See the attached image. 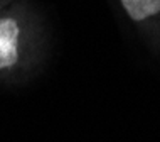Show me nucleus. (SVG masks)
I'll list each match as a JSON object with an SVG mask.
<instances>
[{"label":"nucleus","instance_id":"nucleus-1","mask_svg":"<svg viewBox=\"0 0 160 142\" xmlns=\"http://www.w3.org/2000/svg\"><path fill=\"white\" fill-rule=\"evenodd\" d=\"M39 41V20L25 0H12L0 10V76L14 75L27 63Z\"/></svg>","mask_w":160,"mask_h":142},{"label":"nucleus","instance_id":"nucleus-2","mask_svg":"<svg viewBox=\"0 0 160 142\" xmlns=\"http://www.w3.org/2000/svg\"><path fill=\"white\" fill-rule=\"evenodd\" d=\"M133 22H143L160 14V0H120Z\"/></svg>","mask_w":160,"mask_h":142},{"label":"nucleus","instance_id":"nucleus-3","mask_svg":"<svg viewBox=\"0 0 160 142\" xmlns=\"http://www.w3.org/2000/svg\"><path fill=\"white\" fill-rule=\"evenodd\" d=\"M10 2H12V0H10ZM10 2H0V10H2V8H3V7H5V5H7V3H10Z\"/></svg>","mask_w":160,"mask_h":142}]
</instances>
